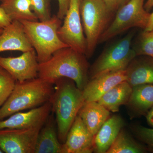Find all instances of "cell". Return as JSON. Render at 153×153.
<instances>
[{
  "instance_id": "obj_1",
  "label": "cell",
  "mask_w": 153,
  "mask_h": 153,
  "mask_svg": "<svg viewBox=\"0 0 153 153\" xmlns=\"http://www.w3.org/2000/svg\"><path fill=\"white\" fill-rule=\"evenodd\" d=\"M87 59L85 55L70 47L61 48L49 60L39 63L38 77L54 85L57 79L67 77L82 91L89 81Z\"/></svg>"
},
{
  "instance_id": "obj_2",
  "label": "cell",
  "mask_w": 153,
  "mask_h": 153,
  "mask_svg": "<svg viewBox=\"0 0 153 153\" xmlns=\"http://www.w3.org/2000/svg\"><path fill=\"white\" fill-rule=\"evenodd\" d=\"M54 86L49 102L52 105V112L55 116L58 139L63 144L85 100L82 91L72 79L61 77L57 79Z\"/></svg>"
},
{
  "instance_id": "obj_3",
  "label": "cell",
  "mask_w": 153,
  "mask_h": 153,
  "mask_svg": "<svg viewBox=\"0 0 153 153\" xmlns=\"http://www.w3.org/2000/svg\"><path fill=\"white\" fill-rule=\"evenodd\" d=\"M54 84L38 77L23 82L16 81L12 93L0 108V120L16 113L32 109L49 101Z\"/></svg>"
},
{
  "instance_id": "obj_4",
  "label": "cell",
  "mask_w": 153,
  "mask_h": 153,
  "mask_svg": "<svg viewBox=\"0 0 153 153\" xmlns=\"http://www.w3.org/2000/svg\"><path fill=\"white\" fill-rule=\"evenodd\" d=\"M20 22L27 38L36 51L38 63L45 62L57 50L68 47L60 40L57 34L62 22L57 15H53L47 21Z\"/></svg>"
},
{
  "instance_id": "obj_5",
  "label": "cell",
  "mask_w": 153,
  "mask_h": 153,
  "mask_svg": "<svg viewBox=\"0 0 153 153\" xmlns=\"http://www.w3.org/2000/svg\"><path fill=\"white\" fill-rule=\"evenodd\" d=\"M80 13L87 44L85 56L88 59L93 55L115 14L108 9L103 0H81Z\"/></svg>"
},
{
  "instance_id": "obj_6",
  "label": "cell",
  "mask_w": 153,
  "mask_h": 153,
  "mask_svg": "<svg viewBox=\"0 0 153 153\" xmlns=\"http://www.w3.org/2000/svg\"><path fill=\"white\" fill-rule=\"evenodd\" d=\"M134 34L132 31L104 48L89 67V80L105 73L126 70L136 56L131 47Z\"/></svg>"
},
{
  "instance_id": "obj_7",
  "label": "cell",
  "mask_w": 153,
  "mask_h": 153,
  "mask_svg": "<svg viewBox=\"0 0 153 153\" xmlns=\"http://www.w3.org/2000/svg\"><path fill=\"white\" fill-rule=\"evenodd\" d=\"M145 1L130 0L122 6L100 37L99 44L109 41L131 28L145 30L149 21L151 13L145 9Z\"/></svg>"
},
{
  "instance_id": "obj_8",
  "label": "cell",
  "mask_w": 153,
  "mask_h": 153,
  "mask_svg": "<svg viewBox=\"0 0 153 153\" xmlns=\"http://www.w3.org/2000/svg\"><path fill=\"white\" fill-rule=\"evenodd\" d=\"M80 2L81 0H70L69 7L57 34L68 47L85 55L87 44L80 16Z\"/></svg>"
},
{
  "instance_id": "obj_9",
  "label": "cell",
  "mask_w": 153,
  "mask_h": 153,
  "mask_svg": "<svg viewBox=\"0 0 153 153\" xmlns=\"http://www.w3.org/2000/svg\"><path fill=\"white\" fill-rule=\"evenodd\" d=\"M42 126L0 129V148L4 153H35L38 134Z\"/></svg>"
},
{
  "instance_id": "obj_10",
  "label": "cell",
  "mask_w": 153,
  "mask_h": 153,
  "mask_svg": "<svg viewBox=\"0 0 153 153\" xmlns=\"http://www.w3.org/2000/svg\"><path fill=\"white\" fill-rule=\"evenodd\" d=\"M39 63L34 49L23 52L18 57L0 56V66L16 82H23L38 77Z\"/></svg>"
},
{
  "instance_id": "obj_11",
  "label": "cell",
  "mask_w": 153,
  "mask_h": 153,
  "mask_svg": "<svg viewBox=\"0 0 153 153\" xmlns=\"http://www.w3.org/2000/svg\"><path fill=\"white\" fill-rule=\"evenodd\" d=\"M51 112L52 105L49 101L38 107L25 112L16 113L7 119L0 120V129L42 126Z\"/></svg>"
},
{
  "instance_id": "obj_12",
  "label": "cell",
  "mask_w": 153,
  "mask_h": 153,
  "mask_svg": "<svg viewBox=\"0 0 153 153\" xmlns=\"http://www.w3.org/2000/svg\"><path fill=\"white\" fill-rule=\"evenodd\" d=\"M94 137L77 115L62 144L61 153L94 152Z\"/></svg>"
},
{
  "instance_id": "obj_13",
  "label": "cell",
  "mask_w": 153,
  "mask_h": 153,
  "mask_svg": "<svg viewBox=\"0 0 153 153\" xmlns=\"http://www.w3.org/2000/svg\"><path fill=\"white\" fill-rule=\"evenodd\" d=\"M126 80V70L105 73L89 79L82 90L84 100L97 102L110 89Z\"/></svg>"
},
{
  "instance_id": "obj_14",
  "label": "cell",
  "mask_w": 153,
  "mask_h": 153,
  "mask_svg": "<svg viewBox=\"0 0 153 153\" xmlns=\"http://www.w3.org/2000/svg\"><path fill=\"white\" fill-rule=\"evenodd\" d=\"M33 49L21 22L13 21L0 34V53L7 51L27 52Z\"/></svg>"
},
{
  "instance_id": "obj_15",
  "label": "cell",
  "mask_w": 153,
  "mask_h": 153,
  "mask_svg": "<svg viewBox=\"0 0 153 153\" xmlns=\"http://www.w3.org/2000/svg\"><path fill=\"white\" fill-rule=\"evenodd\" d=\"M126 80L132 87L145 84H153V57L136 56L126 69Z\"/></svg>"
},
{
  "instance_id": "obj_16",
  "label": "cell",
  "mask_w": 153,
  "mask_h": 153,
  "mask_svg": "<svg viewBox=\"0 0 153 153\" xmlns=\"http://www.w3.org/2000/svg\"><path fill=\"white\" fill-rule=\"evenodd\" d=\"M62 147L55 114L51 112L38 134L35 153H61Z\"/></svg>"
},
{
  "instance_id": "obj_17",
  "label": "cell",
  "mask_w": 153,
  "mask_h": 153,
  "mask_svg": "<svg viewBox=\"0 0 153 153\" xmlns=\"http://www.w3.org/2000/svg\"><path fill=\"white\" fill-rule=\"evenodd\" d=\"M124 125L119 116L114 115L108 118L94 136V152L106 153Z\"/></svg>"
},
{
  "instance_id": "obj_18",
  "label": "cell",
  "mask_w": 153,
  "mask_h": 153,
  "mask_svg": "<svg viewBox=\"0 0 153 153\" xmlns=\"http://www.w3.org/2000/svg\"><path fill=\"white\" fill-rule=\"evenodd\" d=\"M110 113L97 102H85L78 115L88 130L93 136L99 130L102 125L110 117Z\"/></svg>"
},
{
  "instance_id": "obj_19",
  "label": "cell",
  "mask_w": 153,
  "mask_h": 153,
  "mask_svg": "<svg viewBox=\"0 0 153 153\" xmlns=\"http://www.w3.org/2000/svg\"><path fill=\"white\" fill-rule=\"evenodd\" d=\"M127 105L134 116L146 114L153 107V84H145L132 87Z\"/></svg>"
},
{
  "instance_id": "obj_20",
  "label": "cell",
  "mask_w": 153,
  "mask_h": 153,
  "mask_svg": "<svg viewBox=\"0 0 153 153\" xmlns=\"http://www.w3.org/2000/svg\"><path fill=\"white\" fill-rule=\"evenodd\" d=\"M132 87L126 81L119 83L110 89L97 101L109 111L118 112L122 105L127 103Z\"/></svg>"
},
{
  "instance_id": "obj_21",
  "label": "cell",
  "mask_w": 153,
  "mask_h": 153,
  "mask_svg": "<svg viewBox=\"0 0 153 153\" xmlns=\"http://www.w3.org/2000/svg\"><path fill=\"white\" fill-rule=\"evenodd\" d=\"M0 7L12 21H38L32 10L31 0H4Z\"/></svg>"
},
{
  "instance_id": "obj_22",
  "label": "cell",
  "mask_w": 153,
  "mask_h": 153,
  "mask_svg": "<svg viewBox=\"0 0 153 153\" xmlns=\"http://www.w3.org/2000/svg\"><path fill=\"white\" fill-rule=\"evenodd\" d=\"M148 152L147 148L137 142L122 129L106 153H145Z\"/></svg>"
},
{
  "instance_id": "obj_23",
  "label": "cell",
  "mask_w": 153,
  "mask_h": 153,
  "mask_svg": "<svg viewBox=\"0 0 153 153\" xmlns=\"http://www.w3.org/2000/svg\"><path fill=\"white\" fill-rule=\"evenodd\" d=\"M131 47L137 56L153 57V30H143L132 43Z\"/></svg>"
},
{
  "instance_id": "obj_24",
  "label": "cell",
  "mask_w": 153,
  "mask_h": 153,
  "mask_svg": "<svg viewBox=\"0 0 153 153\" xmlns=\"http://www.w3.org/2000/svg\"><path fill=\"white\" fill-rule=\"evenodd\" d=\"M16 82L10 74L0 66V108L9 98Z\"/></svg>"
},
{
  "instance_id": "obj_25",
  "label": "cell",
  "mask_w": 153,
  "mask_h": 153,
  "mask_svg": "<svg viewBox=\"0 0 153 153\" xmlns=\"http://www.w3.org/2000/svg\"><path fill=\"white\" fill-rule=\"evenodd\" d=\"M32 9L39 21L51 19L50 0H31Z\"/></svg>"
},
{
  "instance_id": "obj_26",
  "label": "cell",
  "mask_w": 153,
  "mask_h": 153,
  "mask_svg": "<svg viewBox=\"0 0 153 153\" xmlns=\"http://www.w3.org/2000/svg\"><path fill=\"white\" fill-rule=\"evenodd\" d=\"M131 128L136 137L147 145L148 151L153 152V128L140 125L133 126Z\"/></svg>"
},
{
  "instance_id": "obj_27",
  "label": "cell",
  "mask_w": 153,
  "mask_h": 153,
  "mask_svg": "<svg viewBox=\"0 0 153 153\" xmlns=\"http://www.w3.org/2000/svg\"><path fill=\"white\" fill-rule=\"evenodd\" d=\"M108 9L111 13L115 14L122 6L125 4L130 0H103Z\"/></svg>"
},
{
  "instance_id": "obj_28",
  "label": "cell",
  "mask_w": 153,
  "mask_h": 153,
  "mask_svg": "<svg viewBox=\"0 0 153 153\" xmlns=\"http://www.w3.org/2000/svg\"><path fill=\"white\" fill-rule=\"evenodd\" d=\"M58 3V10L57 16L61 20H63L67 13L70 0H57Z\"/></svg>"
},
{
  "instance_id": "obj_29",
  "label": "cell",
  "mask_w": 153,
  "mask_h": 153,
  "mask_svg": "<svg viewBox=\"0 0 153 153\" xmlns=\"http://www.w3.org/2000/svg\"><path fill=\"white\" fill-rule=\"evenodd\" d=\"M12 22V20L4 10L0 7V29H4L8 26Z\"/></svg>"
},
{
  "instance_id": "obj_30",
  "label": "cell",
  "mask_w": 153,
  "mask_h": 153,
  "mask_svg": "<svg viewBox=\"0 0 153 153\" xmlns=\"http://www.w3.org/2000/svg\"><path fill=\"white\" fill-rule=\"evenodd\" d=\"M145 116L148 124L153 127V107L148 111Z\"/></svg>"
},
{
  "instance_id": "obj_31",
  "label": "cell",
  "mask_w": 153,
  "mask_h": 153,
  "mask_svg": "<svg viewBox=\"0 0 153 153\" xmlns=\"http://www.w3.org/2000/svg\"><path fill=\"white\" fill-rule=\"evenodd\" d=\"M153 30V11L152 13H151L149 21L148 23L146 28L144 30H146V31H150V30Z\"/></svg>"
},
{
  "instance_id": "obj_32",
  "label": "cell",
  "mask_w": 153,
  "mask_h": 153,
  "mask_svg": "<svg viewBox=\"0 0 153 153\" xmlns=\"http://www.w3.org/2000/svg\"><path fill=\"white\" fill-rule=\"evenodd\" d=\"M153 7V0H147L145 3L144 7L145 9L149 12L152 8Z\"/></svg>"
},
{
  "instance_id": "obj_33",
  "label": "cell",
  "mask_w": 153,
  "mask_h": 153,
  "mask_svg": "<svg viewBox=\"0 0 153 153\" xmlns=\"http://www.w3.org/2000/svg\"><path fill=\"white\" fill-rule=\"evenodd\" d=\"M3 29H0V34H1L3 32Z\"/></svg>"
},
{
  "instance_id": "obj_34",
  "label": "cell",
  "mask_w": 153,
  "mask_h": 153,
  "mask_svg": "<svg viewBox=\"0 0 153 153\" xmlns=\"http://www.w3.org/2000/svg\"><path fill=\"white\" fill-rule=\"evenodd\" d=\"M4 153V152H3L2 150L1 149V148H0V153Z\"/></svg>"
},
{
  "instance_id": "obj_35",
  "label": "cell",
  "mask_w": 153,
  "mask_h": 153,
  "mask_svg": "<svg viewBox=\"0 0 153 153\" xmlns=\"http://www.w3.org/2000/svg\"><path fill=\"white\" fill-rule=\"evenodd\" d=\"M4 0H0V2H2L3 1H4Z\"/></svg>"
}]
</instances>
